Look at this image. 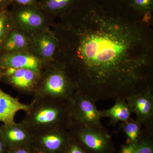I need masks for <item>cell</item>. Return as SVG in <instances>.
I'll return each instance as SVG.
<instances>
[{
	"instance_id": "obj_2",
	"label": "cell",
	"mask_w": 153,
	"mask_h": 153,
	"mask_svg": "<svg viewBox=\"0 0 153 153\" xmlns=\"http://www.w3.org/2000/svg\"><path fill=\"white\" fill-rule=\"evenodd\" d=\"M23 123L33 131L68 130L72 122L68 101L50 99L49 102L35 100Z\"/></svg>"
},
{
	"instance_id": "obj_9",
	"label": "cell",
	"mask_w": 153,
	"mask_h": 153,
	"mask_svg": "<svg viewBox=\"0 0 153 153\" xmlns=\"http://www.w3.org/2000/svg\"><path fill=\"white\" fill-rule=\"evenodd\" d=\"M153 88L130 97L126 100L136 120L144 128H153Z\"/></svg>"
},
{
	"instance_id": "obj_29",
	"label": "cell",
	"mask_w": 153,
	"mask_h": 153,
	"mask_svg": "<svg viewBox=\"0 0 153 153\" xmlns=\"http://www.w3.org/2000/svg\"><path fill=\"white\" fill-rule=\"evenodd\" d=\"M0 136H1V135H0Z\"/></svg>"
},
{
	"instance_id": "obj_28",
	"label": "cell",
	"mask_w": 153,
	"mask_h": 153,
	"mask_svg": "<svg viewBox=\"0 0 153 153\" xmlns=\"http://www.w3.org/2000/svg\"><path fill=\"white\" fill-rule=\"evenodd\" d=\"M45 153V152H41V153Z\"/></svg>"
},
{
	"instance_id": "obj_25",
	"label": "cell",
	"mask_w": 153,
	"mask_h": 153,
	"mask_svg": "<svg viewBox=\"0 0 153 153\" xmlns=\"http://www.w3.org/2000/svg\"><path fill=\"white\" fill-rule=\"evenodd\" d=\"M13 0H0V10L8 8V7L13 3Z\"/></svg>"
},
{
	"instance_id": "obj_14",
	"label": "cell",
	"mask_w": 153,
	"mask_h": 153,
	"mask_svg": "<svg viewBox=\"0 0 153 153\" xmlns=\"http://www.w3.org/2000/svg\"><path fill=\"white\" fill-rule=\"evenodd\" d=\"M29 35L14 28L9 33L0 48V54L29 51Z\"/></svg>"
},
{
	"instance_id": "obj_19",
	"label": "cell",
	"mask_w": 153,
	"mask_h": 153,
	"mask_svg": "<svg viewBox=\"0 0 153 153\" xmlns=\"http://www.w3.org/2000/svg\"><path fill=\"white\" fill-rule=\"evenodd\" d=\"M15 28L10 10H0V48L10 32Z\"/></svg>"
},
{
	"instance_id": "obj_12",
	"label": "cell",
	"mask_w": 153,
	"mask_h": 153,
	"mask_svg": "<svg viewBox=\"0 0 153 153\" xmlns=\"http://www.w3.org/2000/svg\"><path fill=\"white\" fill-rule=\"evenodd\" d=\"M68 130L52 129L45 131L39 137L41 147L46 153H63L71 140Z\"/></svg>"
},
{
	"instance_id": "obj_3",
	"label": "cell",
	"mask_w": 153,
	"mask_h": 153,
	"mask_svg": "<svg viewBox=\"0 0 153 153\" xmlns=\"http://www.w3.org/2000/svg\"><path fill=\"white\" fill-rule=\"evenodd\" d=\"M36 92L40 98L69 101L76 89L64 68L54 60L44 65Z\"/></svg>"
},
{
	"instance_id": "obj_15",
	"label": "cell",
	"mask_w": 153,
	"mask_h": 153,
	"mask_svg": "<svg viewBox=\"0 0 153 153\" xmlns=\"http://www.w3.org/2000/svg\"><path fill=\"white\" fill-rule=\"evenodd\" d=\"M99 111L101 118H109L113 124L121 123L127 120L131 117L133 113L128 103L124 100H116L114 104L109 108Z\"/></svg>"
},
{
	"instance_id": "obj_18",
	"label": "cell",
	"mask_w": 153,
	"mask_h": 153,
	"mask_svg": "<svg viewBox=\"0 0 153 153\" xmlns=\"http://www.w3.org/2000/svg\"><path fill=\"white\" fill-rule=\"evenodd\" d=\"M136 153H153V128H143L136 143Z\"/></svg>"
},
{
	"instance_id": "obj_26",
	"label": "cell",
	"mask_w": 153,
	"mask_h": 153,
	"mask_svg": "<svg viewBox=\"0 0 153 153\" xmlns=\"http://www.w3.org/2000/svg\"><path fill=\"white\" fill-rule=\"evenodd\" d=\"M7 149L5 144L0 136V153H4Z\"/></svg>"
},
{
	"instance_id": "obj_10",
	"label": "cell",
	"mask_w": 153,
	"mask_h": 153,
	"mask_svg": "<svg viewBox=\"0 0 153 153\" xmlns=\"http://www.w3.org/2000/svg\"><path fill=\"white\" fill-rule=\"evenodd\" d=\"M43 63L29 51L0 54V70L10 68L30 69L41 74Z\"/></svg>"
},
{
	"instance_id": "obj_16",
	"label": "cell",
	"mask_w": 153,
	"mask_h": 153,
	"mask_svg": "<svg viewBox=\"0 0 153 153\" xmlns=\"http://www.w3.org/2000/svg\"><path fill=\"white\" fill-rule=\"evenodd\" d=\"M79 0H39L38 5L54 18H58L72 9Z\"/></svg>"
},
{
	"instance_id": "obj_4",
	"label": "cell",
	"mask_w": 153,
	"mask_h": 153,
	"mask_svg": "<svg viewBox=\"0 0 153 153\" xmlns=\"http://www.w3.org/2000/svg\"><path fill=\"white\" fill-rule=\"evenodd\" d=\"M68 130L89 153H114L116 151L104 126H90L72 121Z\"/></svg>"
},
{
	"instance_id": "obj_27",
	"label": "cell",
	"mask_w": 153,
	"mask_h": 153,
	"mask_svg": "<svg viewBox=\"0 0 153 153\" xmlns=\"http://www.w3.org/2000/svg\"><path fill=\"white\" fill-rule=\"evenodd\" d=\"M117 1H119L122 2L127 4L131 0H117Z\"/></svg>"
},
{
	"instance_id": "obj_1",
	"label": "cell",
	"mask_w": 153,
	"mask_h": 153,
	"mask_svg": "<svg viewBox=\"0 0 153 153\" xmlns=\"http://www.w3.org/2000/svg\"><path fill=\"white\" fill-rule=\"evenodd\" d=\"M57 18L55 60L76 93L95 102L126 100L152 88L153 32L143 15L79 0Z\"/></svg>"
},
{
	"instance_id": "obj_23",
	"label": "cell",
	"mask_w": 153,
	"mask_h": 153,
	"mask_svg": "<svg viewBox=\"0 0 153 153\" xmlns=\"http://www.w3.org/2000/svg\"><path fill=\"white\" fill-rule=\"evenodd\" d=\"M13 3L21 5L30 6L38 4L37 0H13Z\"/></svg>"
},
{
	"instance_id": "obj_5",
	"label": "cell",
	"mask_w": 153,
	"mask_h": 153,
	"mask_svg": "<svg viewBox=\"0 0 153 153\" xmlns=\"http://www.w3.org/2000/svg\"><path fill=\"white\" fill-rule=\"evenodd\" d=\"M10 10L15 28L28 35L51 27L55 18L38 6H23L13 3Z\"/></svg>"
},
{
	"instance_id": "obj_6",
	"label": "cell",
	"mask_w": 153,
	"mask_h": 153,
	"mask_svg": "<svg viewBox=\"0 0 153 153\" xmlns=\"http://www.w3.org/2000/svg\"><path fill=\"white\" fill-rule=\"evenodd\" d=\"M29 36V52L39 58L43 65L55 60L58 41L51 27L39 30Z\"/></svg>"
},
{
	"instance_id": "obj_20",
	"label": "cell",
	"mask_w": 153,
	"mask_h": 153,
	"mask_svg": "<svg viewBox=\"0 0 153 153\" xmlns=\"http://www.w3.org/2000/svg\"><path fill=\"white\" fill-rule=\"evenodd\" d=\"M127 4L136 12L152 19L153 0H131Z\"/></svg>"
},
{
	"instance_id": "obj_7",
	"label": "cell",
	"mask_w": 153,
	"mask_h": 153,
	"mask_svg": "<svg viewBox=\"0 0 153 153\" xmlns=\"http://www.w3.org/2000/svg\"><path fill=\"white\" fill-rule=\"evenodd\" d=\"M95 103L88 97L76 92L68 101L72 120L90 126H103Z\"/></svg>"
},
{
	"instance_id": "obj_17",
	"label": "cell",
	"mask_w": 153,
	"mask_h": 153,
	"mask_svg": "<svg viewBox=\"0 0 153 153\" xmlns=\"http://www.w3.org/2000/svg\"><path fill=\"white\" fill-rule=\"evenodd\" d=\"M120 128L126 138V143H135L139 139L142 134L143 126L136 119L131 117L127 120L120 123Z\"/></svg>"
},
{
	"instance_id": "obj_21",
	"label": "cell",
	"mask_w": 153,
	"mask_h": 153,
	"mask_svg": "<svg viewBox=\"0 0 153 153\" xmlns=\"http://www.w3.org/2000/svg\"><path fill=\"white\" fill-rule=\"evenodd\" d=\"M63 153H89L85 148L71 137Z\"/></svg>"
},
{
	"instance_id": "obj_22",
	"label": "cell",
	"mask_w": 153,
	"mask_h": 153,
	"mask_svg": "<svg viewBox=\"0 0 153 153\" xmlns=\"http://www.w3.org/2000/svg\"><path fill=\"white\" fill-rule=\"evenodd\" d=\"M117 153H136V143L122 145Z\"/></svg>"
},
{
	"instance_id": "obj_13",
	"label": "cell",
	"mask_w": 153,
	"mask_h": 153,
	"mask_svg": "<svg viewBox=\"0 0 153 153\" xmlns=\"http://www.w3.org/2000/svg\"><path fill=\"white\" fill-rule=\"evenodd\" d=\"M32 104L22 103L19 99L6 93L0 88V122L4 124L14 123L17 113L20 111L28 112Z\"/></svg>"
},
{
	"instance_id": "obj_24",
	"label": "cell",
	"mask_w": 153,
	"mask_h": 153,
	"mask_svg": "<svg viewBox=\"0 0 153 153\" xmlns=\"http://www.w3.org/2000/svg\"><path fill=\"white\" fill-rule=\"evenodd\" d=\"M10 153H33L32 151L25 146H21L11 149Z\"/></svg>"
},
{
	"instance_id": "obj_8",
	"label": "cell",
	"mask_w": 153,
	"mask_h": 153,
	"mask_svg": "<svg viewBox=\"0 0 153 153\" xmlns=\"http://www.w3.org/2000/svg\"><path fill=\"white\" fill-rule=\"evenodd\" d=\"M41 74L30 69L10 68L0 70V80L22 92H36Z\"/></svg>"
},
{
	"instance_id": "obj_11",
	"label": "cell",
	"mask_w": 153,
	"mask_h": 153,
	"mask_svg": "<svg viewBox=\"0 0 153 153\" xmlns=\"http://www.w3.org/2000/svg\"><path fill=\"white\" fill-rule=\"evenodd\" d=\"M32 131L25 124L16 122L0 127V135L7 148L24 146L32 138Z\"/></svg>"
}]
</instances>
